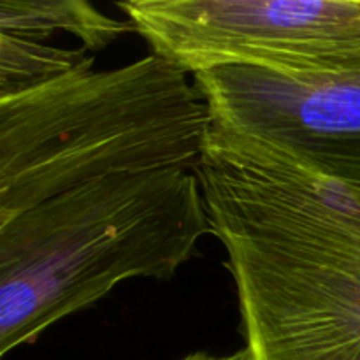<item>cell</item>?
<instances>
[{
	"mask_svg": "<svg viewBox=\"0 0 360 360\" xmlns=\"http://www.w3.org/2000/svg\"><path fill=\"white\" fill-rule=\"evenodd\" d=\"M130 21L109 18L83 0H2L0 35L46 42L69 34L88 51H101L127 32Z\"/></svg>",
	"mask_w": 360,
	"mask_h": 360,
	"instance_id": "cell-6",
	"label": "cell"
},
{
	"mask_svg": "<svg viewBox=\"0 0 360 360\" xmlns=\"http://www.w3.org/2000/svg\"><path fill=\"white\" fill-rule=\"evenodd\" d=\"M213 125L192 74L157 53L0 97V220L105 176L195 172Z\"/></svg>",
	"mask_w": 360,
	"mask_h": 360,
	"instance_id": "cell-3",
	"label": "cell"
},
{
	"mask_svg": "<svg viewBox=\"0 0 360 360\" xmlns=\"http://www.w3.org/2000/svg\"><path fill=\"white\" fill-rule=\"evenodd\" d=\"M153 53L188 74L246 65L281 74H360V0H123Z\"/></svg>",
	"mask_w": 360,
	"mask_h": 360,
	"instance_id": "cell-4",
	"label": "cell"
},
{
	"mask_svg": "<svg viewBox=\"0 0 360 360\" xmlns=\"http://www.w3.org/2000/svg\"><path fill=\"white\" fill-rule=\"evenodd\" d=\"M213 234L193 171L123 172L0 220V355L123 281L171 280Z\"/></svg>",
	"mask_w": 360,
	"mask_h": 360,
	"instance_id": "cell-1",
	"label": "cell"
},
{
	"mask_svg": "<svg viewBox=\"0 0 360 360\" xmlns=\"http://www.w3.org/2000/svg\"><path fill=\"white\" fill-rule=\"evenodd\" d=\"M193 81L214 127L360 188V74L304 76L225 65L200 70Z\"/></svg>",
	"mask_w": 360,
	"mask_h": 360,
	"instance_id": "cell-5",
	"label": "cell"
},
{
	"mask_svg": "<svg viewBox=\"0 0 360 360\" xmlns=\"http://www.w3.org/2000/svg\"><path fill=\"white\" fill-rule=\"evenodd\" d=\"M179 360H257V359L255 355L245 347L241 348V350L229 355H211V354H206V352H193V354L185 355V357Z\"/></svg>",
	"mask_w": 360,
	"mask_h": 360,
	"instance_id": "cell-7",
	"label": "cell"
},
{
	"mask_svg": "<svg viewBox=\"0 0 360 360\" xmlns=\"http://www.w3.org/2000/svg\"><path fill=\"white\" fill-rule=\"evenodd\" d=\"M217 238L257 360H360V188L273 162Z\"/></svg>",
	"mask_w": 360,
	"mask_h": 360,
	"instance_id": "cell-2",
	"label": "cell"
}]
</instances>
